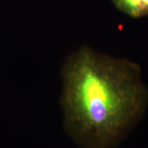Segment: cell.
Listing matches in <instances>:
<instances>
[{"label": "cell", "instance_id": "3", "mask_svg": "<svg viewBox=\"0 0 148 148\" xmlns=\"http://www.w3.org/2000/svg\"><path fill=\"white\" fill-rule=\"evenodd\" d=\"M145 16L148 14V0H141Z\"/></svg>", "mask_w": 148, "mask_h": 148}, {"label": "cell", "instance_id": "1", "mask_svg": "<svg viewBox=\"0 0 148 148\" xmlns=\"http://www.w3.org/2000/svg\"><path fill=\"white\" fill-rule=\"evenodd\" d=\"M64 127L86 148H109L143 116L148 91L140 66L83 47L62 69Z\"/></svg>", "mask_w": 148, "mask_h": 148}, {"label": "cell", "instance_id": "2", "mask_svg": "<svg viewBox=\"0 0 148 148\" xmlns=\"http://www.w3.org/2000/svg\"><path fill=\"white\" fill-rule=\"evenodd\" d=\"M119 10L131 17L145 16L141 0H112Z\"/></svg>", "mask_w": 148, "mask_h": 148}]
</instances>
